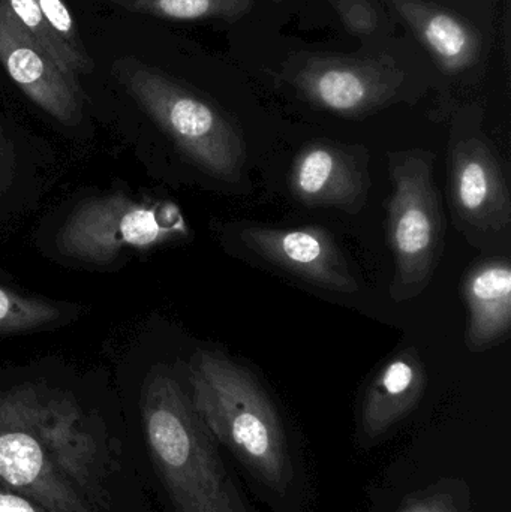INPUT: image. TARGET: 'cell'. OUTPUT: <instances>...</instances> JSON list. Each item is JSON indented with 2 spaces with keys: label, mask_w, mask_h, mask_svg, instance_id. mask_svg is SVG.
Masks as SVG:
<instances>
[{
  "label": "cell",
  "mask_w": 511,
  "mask_h": 512,
  "mask_svg": "<svg viewBox=\"0 0 511 512\" xmlns=\"http://www.w3.org/2000/svg\"><path fill=\"white\" fill-rule=\"evenodd\" d=\"M0 486L48 512H153L123 433L47 382L0 387Z\"/></svg>",
  "instance_id": "obj_1"
},
{
  "label": "cell",
  "mask_w": 511,
  "mask_h": 512,
  "mask_svg": "<svg viewBox=\"0 0 511 512\" xmlns=\"http://www.w3.org/2000/svg\"><path fill=\"white\" fill-rule=\"evenodd\" d=\"M192 405L275 512H302L305 478L284 418L257 376L216 351L189 363Z\"/></svg>",
  "instance_id": "obj_2"
},
{
  "label": "cell",
  "mask_w": 511,
  "mask_h": 512,
  "mask_svg": "<svg viewBox=\"0 0 511 512\" xmlns=\"http://www.w3.org/2000/svg\"><path fill=\"white\" fill-rule=\"evenodd\" d=\"M140 414L147 456L173 512H255L173 376H149Z\"/></svg>",
  "instance_id": "obj_3"
},
{
  "label": "cell",
  "mask_w": 511,
  "mask_h": 512,
  "mask_svg": "<svg viewBox=\"0 0 511 512\" xmlns=\"http://www.w3.org/2000/svg\"><path fill=\"white\" fill-rule=\"evenodd\" d=\"M113 75L189 161L222 182L239 180L245 141L219 108L137 57L117 59Z\"/></svg>",
  "instance_id": "obj_4"
},
{
  "label": "cell",
  "mask_w": 511,
  "mask_h": 512,
  "mask_svg": "<svg viewBox=\"0 0 511 512\" xmlns=\"http://www.w3.org/2000/svg\"><path fill=\"white\" fill-rule=\"evenodd\" d=\"M393 192L387 206V240L395 258L390 297H419L434 276L444 248L443 209L434 183V153L422 149L387 153Z\"/></svg>",
  "instance_id": "obj_5"
},
{
  "label": "cell",
  "mask_w": 511,
  "mask_h": 512,
  "mask_svg": "<svg viewBox=\"0 0 511 512\" xmlns=\"http://www.w3.org/2000/svg\"><path fill=\"white\" fill-rule=\"evenodd\" d=\"M185 236L188 225L174 204L110 194L78 204L60 228L56 243L69 258L101 264L128 249L146 251Z\"/></svg>",
  "instance_id": "obj_6"
},
{
  "label": "cell",
  "mask_w": 511,
  "mask_h": 512,
  "mask_svg": "<svg viewBox=\"0 0 511 512\" xmlns=\"http://www.w3.org/2000/svg\"><path fill=\"white\" fill-rule=\"evenodd\" d=\"M447 194L456 227L474 246L509 237V183L485 138L470 135L453 141L447 156Z\"/></svg>",
  "instance_id": "obj_7"
},
{
  "label": "cell",
  "mask_w": 511,
  "mask_h": 512,
  "mask_svg": "<svg viewBox=\"0 0 511 512\" xmlns=\"http://www.w3.org/2000/svg\"><path fill=\"white\" fill-rule=\"evenodd\" d=\"M404 78L390 59L320 54L303 60L290 80L315 107L342 117H363L390 104Z\"/></svg>",
  "instance_id": "obj_8"
},
{
  "label": "cell",
  "mask_w": 511,
  "mask_h": 512,
  "mask_svg": "<svg viewBox=\"0 0 511 512\" xmlns=\"http://www.w3.org/2000/svg\"><path fill=\"white\" fill-rule=\"evenodd\" d=\"M0 63L21 92L63 125L83 119L80 80L60 68L0 0Z\"/></svg>",
  "instance_id": "obj_9"
},
{
  "label": "cell",
  "mask_w": 511,
  "mask_h": 512,
  "mask_svg": "<svg viewBox=\"0 0 511 512\" xmlns=\"http://www.w3.org/2000/svg\"><path fill=\"white\" fill-rule=\"evenodd\" d=\"M368 164L362 147L315 141L294 158L291 194L305 206L360 212L371 186Z\"/></svg>",
  "instance_id": "obj_10"
},
{
  "label": "cell",
  "mask_w": 511,
  "mask_h": 512,
  "mask_svg": "<svg viewBox=\"0 0 511 512\" xmlns=\"http://www.w3.org/2000/svg\"><path fill=\"white\" fill-rule=\"evenodd\" d=\"M239 237L249 251L306 282L347 294L359 289L347 259L324 228L248 227Z\"/></svg>",
  "instance_id": "obj_11"
},
{
  "label": "cell",
  "mask_w": 511,
  "mask_h": 512,
  "mask_svg": "<svg viewBox=\"0 0 511 512\" xmlns=\"http://www.w3.org/2000/svg\"><path fill=\"white\" fill-rule=\"evenodd\" d=\"M426 369L416 348H405L384 363L363 397L360 439L381 441L416 409L426 390Z\"/></svg>",
  "instance_id": "obj_12"
},
{
  "label": "cell",
  "mask_w": 511,
  "mask_h": 512,
  "mask_svg": "<svg viewBox=\"0 0 511 512\" xmlns=\"http://www.w3.org/2000/svg\"><path fill=\"white\" fill-rule=\"evenodd\" d=\"M462 294L468 306L465 343L482 352L503 342L511 327V267L509 259H486L470 268Z\"/></svg>",
  "instance_id": "obj_13"
},
{
  "label": "cell",
  "mask_w": 511,
  "mask_h": 512,
  "mask_svg": "<svg viewBox=\"0 0 511 512\" xmlns=\"http://www.w3.org/2000/svg\"><path fill=\"white\" fill-rule=\"evenodd\" d=\"M390 2L446 74H459L479 62L482 38L468 21L422 0Z\"/></svg>",
  "instance_id": "obj_14"
},
{
  "label": "cell",
  "mask_w": 511,
  "mask_h": 512,
  "mask_svg": "<svg viewBox=\"0 0 511 512\" xmlns=\"http://www.w3.org/2000/svg\"><path fill=\"white\" fill-rule=\"evenodd\" d=\"M135 14L174 21H236L251 11L254 0H111Z\"/></svg>",
  "instance_id": "obj_15"
},
{
  "label": "cell",
  "mask_w": 511,
  "mask_h": 512,
  "mask_svg": "<svg viewBox=\"0 0 511 512\" xmlns=\"http://www.w3.org/2000/svg\"><path fill=\"white\" fill-rule=\"evenodd\" d=\"M21 26L32 36L33 41L68 74L74 77L90 74L95 66L83 62L59 35L54 32L47 18L39 11L33 0H5Z\"/></svg>",
  "instance_id": "obj_16"
},
{
  "label": "cell",
  "mask_w": 511,
  "mask_h": 512,
  "mask_svg": "<svg viewBox=\"0 0 511 512\" xmlns=\"http://www.w3.org/2000/svg\"><path fill=\"white\" fill-rule=\"evenodd\" d=\"M60 318L54 304L0 286V336L47 327Z\"/></svg>",
  "instance_id": "obj_17"
},
{
  "label": "cell",
  "mask_w": 511,
  "mask_h": 512,
  "mask_svg": "<svg viewBox=\"0 0 511 512\" xmlns=\"http://www.w3.org/2000/svg\"><path fill=\"white\" fill-rule=\"evenodd\" d=\"M401 512H471L464 489L455 481L435 484L414 495Z\"/></svg>",
  "instance_id": "obj_18"
},
{
  "label": "cell",
  "mask_w": 511,
  "mask_h": 512,
  "mask_svg": "<svg viewBox=\"0 0 511 512\" xmlns=\"http://www.w3.org/2000/svg\"><path fill=\"white\" fill-rule=\"evenodd\" d=\"M38 6L39 11L47 18L54 32L62 38V41L80 57L83 62L95 66L92 56L87 51L83 39H81L80 30L75 23L74 15L71 9L66 5L65 0H33Z\"/></svg>",
  "instance_id": "obj_19"
},
{
  "label": "cell",
  "mask_w": 511,
  "mask_h": 512,
  "mask_svg": "<svg viewBox=\"0 0 511 512\" xmlns=\"http://www.w3.org/2000/svg\"><path fill=\"white\" fill-rule=\"evenodd\" d=\"M333 5L351 35L369 36L377 30L380 17L369 0H333Z\"/></svg>",
  "instance_id": "obj_20"
},
{
  "label": "cell",
  "mask_w": 511,
  "mask_h": 512,
  "mask_svg": "<svg viewBox=\"0 0 511 512\" xmlns=\"http://www.w3.org/2000/svg\"><path fill=\"white\" fill-rule=\"evenodd\" d=\"M0 512H48L29 499L0 486Z\"/></svg>",
  "instance_id": "obj_21"
},
{
  "label": "cell",
  "mask_w": 511,
  "mask_h": 512,
  "mask_svg": "<svg viewBox=\"0 0 511 512\" xmlns=\"http://www.w3.org/2000/svg\"><path fill=\"white\" fill-rule=\"evenodd\" d=\"M5 155H6L5 140H3L2 135H0V170H2L3 161H5Z\"/></svg>",
  "instance_id": "obj_22"
},
{
  "label": "cell",
  "mask_w": 511,
  "mask_h": 512,
  "mask_svg": "<svg viewBox=\"0 0 511 512\" xmlns=\"http://www.w3.org/2000/svg\"><path fill=\"white\" fill-rule=\"evenodd\" d=\"M275 2H281V0H275Z\"/></svg>",
  "instance_id": "obj_23"
}]
</instances>
